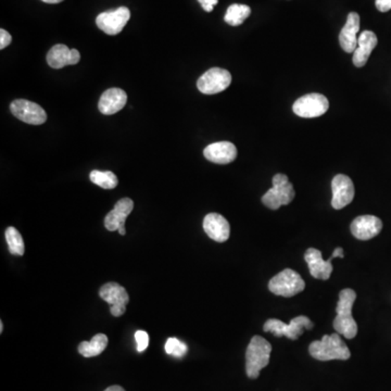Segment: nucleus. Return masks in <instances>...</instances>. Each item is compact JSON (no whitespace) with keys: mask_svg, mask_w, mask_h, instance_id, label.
<instances>
[{"mask_svg":"<svg viewBox=\"0 0 391 391\" xmlns=\"http://www.w3.org/2000/svg\"><path fill=\"white\" fill-rule=\"evenodd\" d=\"M99 296L110 306H126L130 302L125 288L118 283H107L100 288Z\"/></svg>","mask_w":391,"mask_h":391,"instance_id":"21","label":"nucleus"},{"mask_svg":"<svg viewBox=\"0 0 391 391\" xmlns=\"http://www.w3.org/2000/svg\"><path fill=\"white\" fill-rule=\"evenodd\" d=\"M333 199L332 206L336 210L344 209L352 202L354 198V182L349 176L338 174L333 178L332 182Z\"/></svg>","mask_w":391,"mask_h":391,"instance_id":"11","label":"nucleus"},{"mask_svg":"<svg viewBox=\"0 0 391 391\" xmlns=\"http://www.w3.org/2000/svg\"><path fill=\"white\" fill-rule=\"evenodd\" d=\"M134 202L130 198H122L116 202L113 210L104 218V226L110 232L125 228V221L130 212L133 211Z\"/></svg>","mask_w":391,"mask_h":391,"instance_id":"15","label":"nucleus"},{"mask_svg":"<svg viewBox=\"0 0 391 391\" xmlns=\"http://www.w3.org/2000/svg\"><path fill=\"white\" fill-rule=\"evenodd\" d=\"M202 9L206 12H211L213 10L214 6L218 5V0H198Z\"/></svg>","mask_w":391,"mask_h":391,"instance_id":"29","label":"nucleus"},{"mask_svg":"<svg viewBox=\"0 0 391 391\" xmlns=\"http://www.w3.org/2000/svg\"><path fill=\"white\" fill-rule=\"evenodd\" d=\"M90 180L94 182L95 185L104 188V190H113L119 184V180L116 178V174L111 171H98L94 170L89 174Z\"/></svg>","mask_w":391,"mask_h":391,"instance_id":"24","label":"nucleus"},{"mask_svg":"<svg viewBox=\"0 0 391 391\" xmlns=\"http://www.w3.org/2000/svg\"><path fill=\"white\" fill-rule=\"evenodd\" d=\"M309 352L318 361H345L351 356L348 346L340 338L338 333L325 335L321 340L313 342L309 347Z\"/></svg>","mask_w":391,"mask_h":391,"instance_id":"2","label":"nucleus"},{"mask_svg":"<svg viewBox=\"0 0 391 391\" xmlns=\"http://www.w3.org/2000/svg\"><path fill=\"white\" fill-rule=\"evenodd\" d=\"M294 186L284 174H276L273 178V187L262 197L264 206L271 210H278L282 206H287L294 200Z\"/></svg>","mask_w":391,"mask_h":391,"instance_id":"5","label":"nucleus"},{"mask_svg":"<svg viewBox=\"0 0 391 391\" xmlns=\"http://www.w3.org/2000/svg\"><path fill=\"white\" fill-rule=\"evenodd\" d=\"M110 311H111V314L116 318L123 316L126 311V306H110Z\"/></svg>","mask_w":391,"mask_h":391,"instance_id":"31","label":"nucleus"},{"mask_svg":"<svg viewBox=\"0 0 391 391\" xmlns=\"http://www.w3.org/2000/svg\"><path fill=\"white\" fill-rule=\"evenodd\" d=\"M375 5L380 12H387L391 10V0H376Z\"/></svg>","mask_w":391,"mask_h":391,"instance_id":"30","label":"nucleus"},{"mask_svg":"<svg viewBox=\"0 0 391 391\" xmlns=\"http://www.w3.org/2000/svg\"><path fill=\"white\" fill-rule=\"evenodd\" d=\"M104 391H125L124 388L121 386H118V385H114V386L109 387V388L106 389Z\"/></svg>","mask_w":391,"mask_h":391,"instance_id":"33","label":"nucleus"},{"mask_svg":"<svg viewBox=\"0 0 391 391\" xmlns=\"http://www.w3.org/2000/svg\"><path fill=\"white\" fill-rule=\"evenodd\" d=\"M11 113L24 123L32 124V125H41L47 120V114L45 110L35 104L25 99H17L10 104Z\"/></svg>","mask_w":391,"mask_h":391,"instance_id":"9","label":"nucleus"},{"mask_svg":"<svg viewBox=\"0 0 391 391\" xmlns=\"http://www.w3.org/2000/svg\"><path fill=\"white\" fill-rule=\"evenodd\" d=\"M272 346L263 337H252V342L246 351L247 376L252 380L258 378L261 370L270 363Z\"/></svg>","mask_w":391,"mask_h":391,"instance_id":"3","label":"nucleus"},{"mask_svg":"<svg viewBox=\"0 0 391 391\" xmlns=\"http://www.w3.org/2000/svg\"><path fill=\"white\" fill-rule=\"evenodd\" d=\"M166 352L168 354L182 358L188 352V347L185 342H180L178 338H168L166 342Z\"/></svg>","mask_w":391,"mask_h":391,"instance_id":"26","label":"nucleus"},{"mask_svg":"<svg viewBox=\"0 0 391 391\" xmlns=\"http://www.w3.org/2000/svg\"><path fill=\"white\" fill-rule=\"evenodd\" d=\"M356 294L354 290L346 288L339 292L337 304V316L334 321V328L339 335L347 339H354L358 334V325L352 318V308L356 302Z\"/></svg>","mask_w":391,"mask_h":391,"instance_id":"1","label":"nucleus"},{"mask_svg":"<svg viewBox=\"0 0 391 391\" xmlns=\"http://www.w3.org/2000/svg\"><path fill=\"white\" fill-rule=\"evenodd\" d=\"M204 158L216 164H228L237 156V149L230 142H213L204 150Z\"/></svg>","mask_w":391,"mask_h":391,"instance_id":"17","label":"nucleus"},{"mask_svg":"<svg viewBox=\"0 0 391 391\" xmlns=\"http://www.w3.org/2000/svg\"><path fill=\"white\" fill-rule=\"evenodd\" d=\"M42 1L46 4H59L63 1V0H42Z\"/></svg>","mask_w":391,"mask_h":391,"instance_id":"34","label":"nucleus"},{"mask_svg":"<svg viewBox=\"0 0 391 391\" xmlns=\"http://www.w3.org/2000/svg\"><path fill=\"white\" fill-rule=\"evenodd\" d=\"M378 39L374 32L364 31L361 33L358 38V47L354 50V58H352V61L356 68L364 67L373 50L376 47Z\"/></svg>","mask_w":391,"mask_h":391,"instance_id":"20","label":"nucleus"},{"mask_svg":"<svg viewBox=\"0 0 391 391\" xmlns=\"http://www.w3.org/2000/svg\"><path fill=\"white\" fill-rule=\"evenodd\" d=\"M306 283L296 271L292 268H285L278 275L274 276L268 283V290L276 296L290 297L296 296L304 292Z\"/></svg>","mask_w":391,"mask_h":391,"instance_id":"4","label":"nucleus"},{"mask_svg":"<svg viewBox=\"0 0 391 391\" xmlns=\"http://www.w3.org/2000/svg\"><path fill=\"white\" fill-rule=\"evenodd\" d=\"M312 321L304 316H297L290 321V324H285L278 318H270L264 324L263 330L266 333H272L276 337H287L292 340H297L299 337L304 334V328L311 330L313 328Z\"/></svg>","mask_w":391,"mask_h":391,"instance_id":"6","label":"nucleus"},{"mask_svg":"<svg viewBox=\"0 0 391 391\" xmlns=\"http://www.w3.org/2000/svg\"><path fill=\"white\" fill-rule=\"evenodd\" d=\"M118 232H120V235H122V236H124V235L126 234V230H125V228H120L119 230H118Z\"/></svg>","mask_w":391,"mask_h":391,"instance_id":"35","label":"nucleus"},{"mask_svg":"<svg viewBox=\"0 0 391 391\" xmlns=\"http://www.w3.org/2000/svg\"><path fill=\"white\" fill-rule=\"evenodd\" d=\"M128 102V95L121 88H110L100 97L98 109L102 114L111 116L121 111Z\"/></svg>","mask_w":391,"mask_h":391,"instance_id":"19","label":"nucleus"},{"mask_svg":"<svg viewBox=\"0 0 391 391\" xmlns=\"http://www.w3.org/2000/svg\"><path fill=\"white\" fill-rule=\"evenodd\" d=\"M130 18L128 8L120 7L116 10L102 12L96 19L98 27L108 35H118L121 33L124 26L128 24Z\"/></svg>","mask_w":391,"mask_h":391,"instance_id":"10","label":"nucleus"},{"mask_svg":"<svg viewBox=\"0 0 391 391\" xmlns=\"http://www.w3.org/2000/svg\"><path fill=\"white\" fill-rule=\"evenodd\" d=\"M330 102L322 94H309L294 101L292 110L294 113L306 119L318 118L328 112Z\"/></svg>","mask_w":391,"mask_h":391,"instance_id":"7","label":"nucleus"},{"mask_svg":"<svg viewBox=\"0 0 391 391\" xmlns=\"http://www.w3.org/2000/svg\"><path fill=\"white\" fill-rule=\"evenodd\" d=\"M4 324L3 322L0 323V333H3Z\"/></svg>","mask_w":391,"mask_h":391,"instance_id":"36","label":"nucleus"},{"mask_svg":"<svg viewBox=\"0 0 391 391\" xmlns=\"http://www.w3.org/2000/svg\"><path fill=\"white\" fill-rule=\"evenodd\" d=\"M232 83V75L228 70L212 68L198 80L197 87L204 95H216L225 90Z\"/></svg>","mask_w":391,"mask_h":391,"instance_id":"8","label":"nucleus"},{"mask_svg":"<svg viewBox=\"0 0 391 391\" xmlns=\"http://www.w3.org/2000/svg\"><path fill=\"white\" fill-rule=\"evenodd\" d=\"M81 55L76 49H70L68 46L58 44L48 51L47 63L52 69H62L67 66L77 64Z\"/></svg>","mask_w":391,"mask_h":391,"instance_id":"13","label":"nucleus"},{"mask_svg":"<svg viewBox=\"0 0 391 391\" xmlns=\"http://www.w3.org/2000/svg\"><path fill=\"white\" fill-rule=\"evenodd\" d=\"M135 340L136 344H137V351L138 352H142L148 348V345H149V336H148L147 333L145 330H137L135 333Z\"/></svg>","mask_w":391,"mask_h":391,"instance_id":"27","label":"nucleus"},{"mask_svg":"<svg viewBox=\"0 0 391 391\" xmlns=\"http://www.w3.org/2000/svg\"><path fill=\"white\" fill-rule=\"evenodd\" d=\"M6 240L9 247L10 254H15V256H23L24 252H25L23 238L17 228L10 226L6 230Z\"/></svg>","mask_w":391,"mask_h":391,"instance_id":"25","label":"nucleus"},{"mask_svg":"<svg viewBox=\"0 0 391 391\" xmlns=\"http://www.w3.org/2000/svg\"><path fill=\"white\" fill-rule=\"evenodd\" d=\"M108 337L104 334H97L90 342H83L78 345V352L84 358L99 356L108 346Z\"/></svg>","mask_w":391,"mask_h":391,"instance_id":"22","label":"nucleus"},{"mask_svg":"<svg viewBox=\"0 0 391 391\" xmlns=\"http://www.w3.org/2000/svg\"><path fill=\"white\" fill-rule=\"evenodd\" d=\"M250 13H252V9L249 6L234 4L228 7L224 20L226 23L232 26L242 25L244 20L249 18Z\"/></svg>","mask_w":391,"mask_h":391,"instance_id":"23","label":"nucleus"},{"mask_svg":"<svg viewBox=\"0 0 391 391\" xmlns=\"http://www.w3.org/2000/svg\"><path fill=\"white\" fill-rule=\"evenodd\" d=\"M11 41V35L5 30H0V49H5L6 47L10 45Z\"/></svg>","mask_w":391,"mask_h":391,"instance_id":"28","label":"nucleus"},{"mask_svg":"<svg viewBox=\"0 0 391 391\" xmlns=\"http://www.w3.org/2000/svg\"><path fill=\"white\" fill-rule=\"evenodd\" d=\"M344 249L339 247V248H336V249H335L334 254H332V256H330V259L333 261V259L334 258H344Z\"/></svg>","mask_w":391,"mask_h":391,"instance_id":"32","label":"nucleus"},{"mask_svg":"<svg viewBox=\"0 0 391 391\" xmlns=\"http://www.w3.org/2000/svg\"><path fill=\"white\" fill-rule=\"evenodd\" d=\"M360 31V15L356 12H350L346 24L339 34V43L345 51L351 54L358 47L356 34Z\"/></svg>","mask_w":391,"mask_h":391,"instance_id":"18","label":"nucleus"},{"mask_svg":"<svg viewBox=\"0 0 391 391\" xmlns=\"http://www.w3.org/2000/svg\"><path fill=\"white\" fill-rule=\"evenodd\" d=\"M204 230L209 237L216 242H225L230 238V226L224 216L209 213L204 220Z\"/></svg>","mask_w":391,"mask_h":391,"instance_id":"14","label":"nucleus"},{"mask_svg":"<svg viewBox=\"0 0 391 391\" xmlns=\"http://www.w3.org/2000/svg\"><path fill=\"white\" fill-rule=\"evenodd\" d=\"M383 222L377 216H361L351 224V232L356 240H370L382 232Z\"/></svg>","mask_w":391,"mask_h":391,"instance_id":"12","label":"nucleus"},{"mask_svg":"<svg viewBox=\"0 0 391 391\" xmlns=\"http://www.w3.org/2000/svg\"><path fill=\"white\" fill-rule=\"evenodd\" d=\"M304 260L309 266L310 274L318 280H328L333 273L332 260H323L322 252L316 248H310L304 254Z\"/></svg>","mask_w":391,"mask_h":391,"instance_id":"16","label":"nucleus"}]
</instances>
